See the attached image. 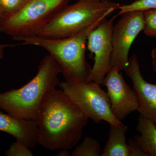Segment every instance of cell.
<instances>
[{"instance_id": "6da1fadb", "label": "cell", "mask_w": 156, "mask_h": 156, "mask_svg": "<svg viewBox=\"0 0 156 156\" xmlns=\"http://www.w3.org/2000/svg\"><path fill=\"white\" fill-rule=\"evenodd\" d=\"M88 121L62 90L51 89L35 120L38 144L50 151L71 149L80 140Z\"/></svg>"}, {"instance_id": "7a4b0ae2", "label": "cell", "mask_w": 156, "mask_h": 156, "mask_svg": "<svg viewBox=\"0 0 156 156\" xmlns=\"http://www.w3.org/2000/svg\"><path fill=\"white\" fill-rule=\"evenodd\" d=\"M60 73L61 66L53 56H45L28 83L19 89L0 92V109L18 119L35 121L46 93L59 85Z\"/></svg>"}, {"instance_id": "3957f363", "label": "cell", "mask_w": 156, "mask_h": 156, "mask_svg": "<svg viewBox=\"0 0 156 156\" xmlns=\"http://www.w3.org/2000/svg\"><path fill=\"white\" fill-rule=\"evenodd\" d=\"M102 20L66 37L50 38L36 36L21 38L17 41L23 45H34L47 50L61 66L65 80L87 82L92 69L85 55L87 37Z\"/></svg>"}, {"instance_id": "277c9868", "label": "cell", "mask_w": 156, "mask_h": 156, "mask_svg": "<svg viewBox=\"0 0 156 156\" xmlns=\"http://www.w3.org/2000/svg\"><path fill=\"white\" fill-rule=\"evenodd\" d=\"M119 5L111 1L79 0L62 9L38 36L50 38L71 36L105 19Z\"/></svg>"}, {"instance_id": "5b68a950", "label": "cell", "mask_w": 156, "mask_h": 156, "mask_svg": "<svg viewBox=\"0 0 156 156\" xmlns=\"http://www.w3.org/2000/svg\"><path fill=\"white\" fill-rule=\"evenodd\" d=\"M70 0H30L15 14L0 21V33L17 41L38 36Z\"/></svg>"}, {"instance_id": "8992f818", "label": "cell", "mask_w": 156, "mask_h": 156, "mask_svg": "<svg viewBox=\"0 0 156 156\" xmlns=\"http://www.w3.org/2000/svg\"><path fill=\"white\" fill-rule=\"evenodd\" d=\"M58 86L83 114L95 124L105 121L110 125L118 126L122 123L113 114L108 95L100 84L65 80L60 82Z\"/></svg>"}, {"instance_id": "52a82bcc", "label": "cell", "mask_w": 156, "mask_h": 156, "mask_svg": "<svg viewBox=\"0 0 156 156\" xmlns=\"http://www.w3.org/2000/svg\"><path fill=\"white\" fill-rule=\"evenodd\" d=\"M113 26V51L111 64L119 71L125 70L129 63V50L136 37L144 28L143 11L125 13Z\"/></svg>"}, {"instance_id": "ba28073f", "label": "cell", "mask_w": 156, "mask_h": 156, "mask_svg": "<svg viewBox=\"0 0 156 156\" xmlns=\"http://www.w3.org/2000/svg\"><path fill=\"white\" fill-rule=\"evenodd\" d=\"M114 19L113 17L103 20L87 37V48L94 55V65L87 82H94L102 85L104 79L111 69Z\"/></svg>"}, {"instance_id": "9c48e42d", "label": "cell", "mask_w": 156, "mask_h": 156, "mask_svg": "<svg viewBox=\"0 0 156 156\" xmlns=\"http://www.w3.org/2000/svg\"><path fill=\"white\" fill-rule=\"evenodd\" d=\"M102 85L106 87L112 112L117 119L122 122L137 110L138 101L136 93L126 83L119 71L111 68Z\"/></svg>"}, {"instance_id": "30bf717a", "label": "cell", "mask_w": 156, "mask_h": 156, "mask_svg": "<svg viewBox=\"0 0 156 156\" xmlns=\"http://www.w3.org/2000/svg\"><path fill=\"white\" fill-rule=\"evenodd\" d=\"M125 71L133 83V90L138 98L137 111L156 127V84L151 83L144 79L135 54L129 58Z\"/></svg>"}, {"instance_id": "8fae6325", "label": "cell", "mask_w": 156, "mask_h": 156, "mask_svg": "<svg viewBox=\"0 0 156 156\" xmlns=\"http://www.w3.org/2000/svg\"><path fill=\"white\" fill-rule=\"evenodd\" d=\"M0 131L14 136L30 148L38 144L35 121L18 119L0 111Z\"/></svg>"}, {"instance_id": "7c38bea8", "label": "cell", "mask_w": 156, "mask_h": 156, "mask_svg": "<svg viewBox=\"0 0 156 156\" xmlns=\"http://www.w3.org/2000/svg\"><path fill=\"white\" fill-rule=\"evenodd\" d=\"M128 129L122 123L118 126L110 125L108 139L101 156H130L126 136Z\"/></svg>"}, {"instance_id": "4fadbf2b", "label": "cell", "mask_w": 156, "mask_h": 156, "mask_svg": "<svg viewBox=\"0 0 156 156\" xmlns=\"http://www.w3.org/2000/svg\"><path fill=\"white\" fill-rule=\"evenodd\" d=\"M140 135L134 139L147 156H156V127L147 119L140 115L136 127Z\"/></svg>"}, {"instance_id": "5bb4252c", "label": "cell", "mask_w": 156, "mask_h": 156, "mask_svg": "<svg viewBox=\"0 0 156 156\" xmlns=\"http://www.w3.org/2000/svg\"><path fill=\"white\" fill-rule=\"evenodd\" d=\"M102 149L97 140L91 136H86L80 144L73 151V156H100Z\"/></svg>"}, {"instance_id": "9a60e30c", "label": "cell", "mask_w": 156, "mask_h": 156, "mask_svg": "<svg viewBox=\"0 0 156 156\" xmlns=\"http://www.w3.org/2000/svg\"><path fill=\"white\" fill-rule=\"evenodd\" d=\"M118 9L119 11L117 16L131 11L156 10V0H136L131 4L119 5Z\"/></svg>"}, {"instance_id": "2e32d148", "label": "cell", "mask_w": 156, "mask_h": 156, "mask_svg": "<svg viewBox=\"0 0 156 156\" xmlns=\"http://www.w3.org/2000/svg\"><path fill=\"white\" fill-rule=\"evenodd\" d=\"M30 0H0V9L5 17L18 12ZM4 17V18H5Z\"/></svg>"}, {"instance_id": "e0dca14e", "label": "cell", "mask_w": 156, "mask_h": 156, "mask_svg": "<svg viewBox=\"0 0 156 156\" xmlns=\"http://www.w3.org/2000/svg\"><path fill=\"white\" fill-rule=\"evenodd\" d=\"M144 28L143 31L147 36L156 37V10L143 11Z\"/></svg>"}, {"instance_id": "ac0fdd59", "label": "cell", "mask_w": 156, "mask_h": 156, "mask_svg": "<svg viewBox=\"0 0 156 156\" xmlns=\"http://www.w3.org/2000/svg\"><path fill=\"white\" fill-rule=\"evenodd\" d=\"M30 148L26 144L20 140H16L6 151L5 155L7 156H33V154Z\"/></svg>"}, {"instance_id": "d6986e66", "label": "cell", "mask_w": 156, "mask_h": 156, "mask_svg": "<svg viewBox=\"0 0 156 156\" xmlns=\"http://www.w3.org/2000/svg\"><path fill=\"white\" fill-rule=\"evenodd\" d=\"M130 156H147L142 150L134 139H130L127 141Z\"/></svg>"}, {"instance_id": "ffe728a7", "label": "cell", "mask_w": 156, "mask_h": 156, "mask_svg": "<svg viewBox=\"0 0 156 156\" xmlns=\"http://www.w3.org/2000/svg\"><path fill=\"white\" fill-rule=\"evenodd\" d=\"M151 56L153 69L154 71L156 73V48H154L152 50Z\"/></svg>"}, {"instance_id": "44dd1931", "label": "cell", "mask_w": 156, "mask_h": 156, "mask_svg": "<svg viewBox=\"0 0 156 156\" xmlns=\"http://www.w3.org/2000/svg\"><path fill=\"white\" fill-rule=\"evenodd\" d=\"M69 150L67 149H61V151L58 152L57 154V155L60 156H68L70 155Z\"/></svg>"}, {"instance_id": "7402d4cb", "label": "cell", "mask_w": 156, "mask_h": 156, "mask_svg": "<svg viewBox=\"0 0 156 156\" xmlns=\"http://www.w3.org/2000/svg\"><path fill=\"white\" fill-rule=\"evenodd\" d=\"M8 46L9 45L0 44V58H3L4 49Z\"/></svg>"}, {"instance_id": "603a6c76", "label": "cell", "mask_w": 156, "mask_h": 156, "mask_svg": "<svg viewBox=\"0 0 156 156\" xmlns=\"http://www.w3.org/2000/svg\"><path fill=\"white\" fill-rule=\"evenodd\" d=\"M5 17V15L3 14L2 11L1 9H0V21H2Z\"/></svg>"}, {"instance_id": "cb8c5ba5", "label": "cell", "mask_w": 156, "mask_h": 156, "mask_svg": "<svg viewBox=\"0 0 156 156\" xmlns=\"http://www.w3.org/2000/svg\"><path fill=\"white\" fill-rule=\"evenodd\" d=\"M98 1H101V2H106V1H111V0H98Z\"/></svg>"}]
</instances>
